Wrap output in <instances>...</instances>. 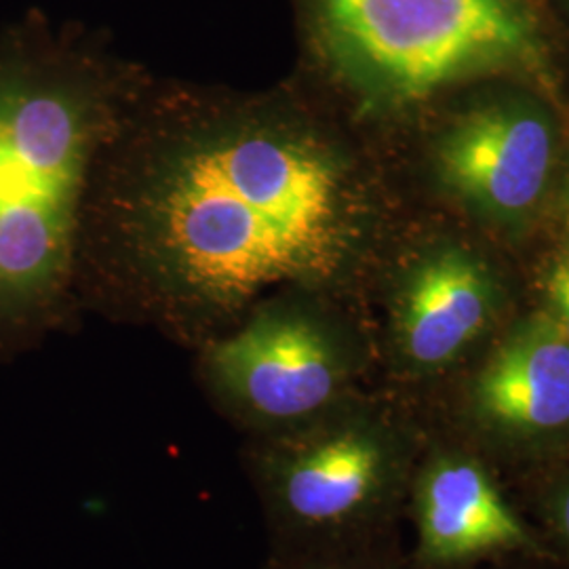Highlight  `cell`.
<instances>
[{"label":"cell","instance_id":"cell-3","mask_svg":"<svg viewBox=\"0 0 569 569\" xmlns=\"http://www.w3.org/2000/svg\"><path fill=\"white\" fill-rule=\"evenodd\" d=\"M241 465L270 549L361 540L392 509L407 467L403 439L363 411L340 409L244 439Z\"/></svg>","mask_w":569,"mask_h":569},{"label":"cell","instance_id":"cell-8","mask_svg":"<svg viewBox=\"0 0 569 569\" xmlns=\"http://www.w3.org/2000/svg\"><path fill=\"white\" fill-rule=\"evenodd\" d=\"M475 401L481 418L510 435L569 427V338L555 319H533L500 346L481 371Z\"/></svg>","mask_w":569,"mask_h":569},{"label":"cell","instance_id":"cell-6","mask_svg":"<svg viewBox=\"0 0 569 569\" xmlns=\"http://www.w3.org/2000/svg\"><path fill=\"white\" fill-rule=\"evenodd\" d=\"M549 124L521 108H486L465 117L439 150L443 178L462 197L496 213H521L549 178Z\"/></svg>","mask_w":569,"mask_h":569},{"label":"cell","instance_id":"cell-4","mask_svg":"<svg viewBox=\"0 0 569 569\" xmlns=\"http://www.w3.org/2000/svg\"><path fill=\"white\" fill-rule=\"evenodd\" d=\"M204 385L244 439L277 435L340 406L350 359L308 308L258 306L203 348Z\"/></svg>","mask_w":569,"mask_h":569},{"label":"cell","instance_id":"cell-1","mask_svg":"<svg viewBox=\"0 0 569 569\" xmlns=\"http://www.w3.org/2000/svg\"><path fill=\"white\" fill-rule=\"evenodd\" d=\"M133 230L171 302L237 317L266 289L329 277L352 237L345 169L281 122L241 119L171 148L138 192Z\"/></svg>","mask_w":569,"mask_h":569},{"label":"cell","instance_id":"cell-11","mask_svg":"<svg viewBox=\"0 0 569 569\" xmlns=\"http://www.w3.org/2000/svg\"><path fill=\"white\" fill-rule=\"evenodd\" d=\"M549 296L555 321L569 338V264L557 266L550 274Z\"/></svg>","mask_w":569,"mask_h":569},{"label":"cell","instance_id":"cell-9","mask_svg":"<svg viewBox=\"0 0 569 569\" xmlns=\"http://www.w3.org/2000/svg\"><path fill=\"white\" fill-rule=\"evenodd\" d=\"M491 291L483 272L460 256L422 266L401 296L395 340L401 357L418 369L451 361L486 327Z\"/></svg>","mask_w":569,"mask_h":569},{"label":"cell","instance_id":"cell-2","mask_svg":"<svg viewBox=\"0 0 569 569\" xmlns=\"http://www.w3.org/2000/svg\"><path fill=\"white\" fill-rule=\"evenodd\" d=\"M93 127L70 84L0 70V352L37 333L60 302Z\"/></svg>","mask_w":569,"mask_h":569},{"label":"cell","instance_id":"cell-7","mask_svg":"<svg viewBox=\"0 0 569 569\" xmlns=\"http://www.w3.org/2000/svg\"><path fill=\"white\" fill-rule=\"evenodd\" d=\"M413 512L420 557L428 563L467 561L529 545L521 519L488 470L470 458H432L416 479Z\"/></svg>","mask_w":569,"mask_h":569},{"label":"cell","instance_id":"cell-12","mask_svg":"<svg viewBox=\"0 0 569 569\" xmlns=\"http://www.w3.org/2000/svg\"><path fill=\"white\" fill-rule=\"evenodd\" d=\"M555 521L569 547V479L555 496Z\"/></svg>","mask_w":569,"mask_h":569},{"label":"cell","instance_id":"cell-10","mask_svg":"<svg viewBox=\"0 0 569 569\" xmlns=\"http://www.w3.org/2000/svg\"><path fill=\"white\" fill-rule=\"evenodd\" d=\"M262 569H390L366 555L359 540L306 549H270Z\"/></svg>","mask_w":569,"mask_h":569},{"label":"cell","instance_id":"cell-5","mask_svg":"<svg viewBox=\"0 0 569 569\" xmlns=\"http://www.w3.org/2000/svg\"><path fill=\"white\" fill-rule=\"evenodd\" d=\"M326 13L350 61L401 100L505 60L526 42L510 0H326Z\"/></svg>","mask_w":569,"mask_h":569}]
</instances>
